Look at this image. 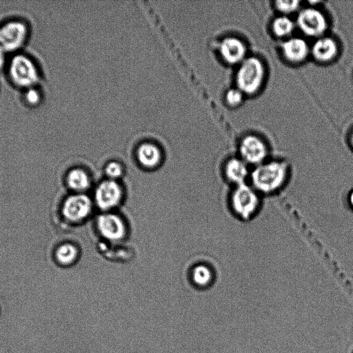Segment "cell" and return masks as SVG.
<instances>
[{
    "label": "cell",
    "instance_id": "cell-1",
    "mask_svg": "<svg viewBox=\"0 0 353 353\" xmlns=\"http://www.w3.org/2000/svg\"><path fill=\"white\" fill-rule=\"evenodd\" d=\"M290 173V165L287 161L268 159L251 170L250 184L261 195L274 194L285 185Z\"/></svg>",
    "mask_w": 353,
    "mask_h": 353
},
{
    "label": "cell",
    "instance_id": "cell-2",
    "mask_svg": "<svg viewBox=\"0 0 353 353\" xmlns=\"http://www.w3.org/2000/svg\"><path fill=\"white\" fill-rule=\"evenodd\" d=\"M7 74L11 83L23 90L37 86L40 72L36 62L26 54H13L6 63Z\"/></svg>",
    "mask_w": 353,
    "mask_h": 353
},
{
    "label": "cell",
    "instance_id": "cell-3",
    "mask_svg": "<svg viewBox=\"0 0 353 353\" xmlns=\"http://www.w3.org/2000/svg\"><path fill=\"white\" fill-rule=\"evenodd\" d=\"M261 194L247 183L233 186L230 206L233 214L243 221L252 219L261 207Z\"/></svg>",
    "mask_w": 353,
    "mask_h": 353
},
{
    "label": "cell",
    "instance_id": "cell-4",
    "mask_svg": "<svg viewBox=\"0 0 353 353\" xmlns=\"http://www.w3.org/2000/svg\"><path fill=\"white\" fill-rule=\"evenodd\" d=\"M265 75V67L261 59L254 56L247 57L239 65L235 77L236 88L244 94H254L262 87Z\"/></svg>",
    "mask_w": 353,
    "mask_h": 353
},
{
    "label": "cell",
    "instance_id": "cell-5",
    "mask_svg": "<svg viewBox=\"0 0 353 353\" xmlns=\"http://www.w3.org/2000/svg\"><path fill=\"white\" fill-rule=\"evenodd\" d=\"M30 34L28 24L21 19H10L0 26V52L17 53L26 43Z\"/></svg>",
    "mask_w": 353,
    "mask_h": 353
},
{
    "label": "cell",
    "instance_id": "cell-6",
    "mask_svg": "<svg viewBox=\"0 0 353 353\" xmlns=\"http://www.w3.org/2000/svg\"><path fill=\"white\" fill-rule=\"evenodd\" d=\"M296 26L306 36L319 38L328 28L325 15L319 9L307 7L301 9L296 17Z\"/></svg>",
    "mask_w": 353,
    "mask_h": 353
},
{
    "label": "cell",
    "instance_id": "cell-7",
    "mask_svg": "<svg viewBox=\"0 0 353 353\" xmlns=\"http://www.w3.org/2000/svg\"><path fill=\"white\" fill-rule=\"evenodd\" d=\"M238 150L239 157L254 167L267 161L269 154L265 142L254 134L245 136L239 143Z\"/></svg>",
    "mask_w": 353,
    "mask_h": 353
},
{
    "label": "cell",
    "instance_id": "cell-8",
    "mask_svg": "<svg viewBox=\"0 0 353 353\" xmlns=\"http://www.w3.org/2000/svg\"><path fill=\"white\" fill-rule=\"evenodd\" d=\"M92 208L89 197L83 194L70 196L64 202L62 208L63 216L69 221H79L85 219Z\"/></svg>",
    "mask_w": 353,
    "mask_h": 353
},
{
    "label": "cell",
    "instance_id": "cell-9",
    "mask_svg": "<svg viewBox=\"0 0 353 353\" xmlns=\"http://www.w3.org/2000/svg\"><path fill=\"white\" fill-rule=\"evenodd\" d=\"M222 59L229 65H239L247 57V48L244 42L235 37L224 38L219 45Z\"/></svg>",
    "mask_w": 353,
    "mask_h": 353
},
{
    "label": "cell",
    "instance_id": "cell-10",
    "mask_svg": "<svg viewBox=\"0 0 353 353\" xmlns=\"http://www.w3.org/2000/svg\"><path fill=\"white\" fill-rule=\"evenodd\" d=\"M121 198L119 185L112 180L103 181L97 188L95 200L102 210H108L117 205Z\"/></svg>",
    "mask_w": 353,
    "mask_h": 353
},
{
    "label": "cell",
    "instance_id": "cell-11",
    "mask_svg": "<svg viewBox=\"0 0 353 353\" xmlns=\"http://www.w3.org/2000/svg\"><path fill=\"white\" fill-rule=\"evenodd\" d=\"M281 51L288 61L292 63H300L307 58L310 53V48L305 39L291 37L283 42Z\"/></svg>",
    "mask_w": 353,
    "mask_h": 353
},
{
    "label": "cell",
    "instance_id": "cell-12",
    "mask_svg": "<svg viewBox=\"0 0 353 353\" xmlns=\"http://www.w3.org/2000/svg\"><path fill=\"white\" fill-rule=\"evenodd\" d=\"M339 52L337 42L331 37L322 36L316 39L310 48L312 57L321 63L334 60Z\"/></svg>",
    "mask_w": 353,
    "mask_h": 353
},
{
    "label": "cell",
    "instance_id": "cell-13",
    "mask_svg": "<svg viewBox=\"0 0 353 353\" xmlns=\"http://www.w3.org/2000/svg\"><path fill=\"white\" fill-rule=\"evenodd\" d=\"M250 172L249 165L239 156L230 158L224 166V175L233 186L245 183Z\"/></svg>",
    "mask_w": 353,
    "mask_h": 353
},
{
    "label": "cell",
    "instance_id": "cell-14",
    "mask_svg": "<svg viewBox=\"0 0 353 353\" xmlns=\"http://www.w3.org/2000/svg\"><path fill=\"white\" fill-rule=\"evenodd\" d=\"M97 226L100 233L107 239L115 241L121 239L125 232L123 223L115 214H104L99 216Z\"/></svg>",
    "mask_w": 353,
    "mask_h": 353
},
{
    "label": "cell",
    "instance_id": "cell-15",
    "mask_svg": "<svg viewBox=\"0 0 353 353\" xmlns=\"http://www.w3.org/2000/svg\"><path fill=\"white\" fill-rule=\"evenodd\" d=\"M137 157L141 165L150 168L159 163L161 154L159 148L155 144L143 143L137 150Z\"/></svg>",
    "mask_w": 353,
    "mask_h": 353
},
{
    "label": "cell",
    "instance_id": "cell-16",
    "mask_svg": "<svg viewBox=\"0 0 353 353\" xmlns=\"http://www.w3.org/2000/svg\"><path fill=\"white\" fill-rule=\"evenodd\" d=\"M296 27L295 22L288 16L281 15L276 17L272 24L274 34L279 38L291 37Z\"/></svg>",
    "mask_w": 353,
    "mask_h": 353
},
{
    "label": "cell",
    "instance_id": "cell-17",
    "mask_svg": "<svg viewBox=\"0 0 353 353\" xmlns=\"http://www.w3.org/2000/svg\"><path fill=\"white\" fill-rule=\"evenodd\" d=\"M68 185L76 191H83L88 188L90 181L87 174L81 169L71 170L67 176Z\"/></svg>",
    "mask_w": 353,
    "mask_h": 353
},
{
    "label": "cell",
    "instance_id": "cell-18",
    "mask_svg": "<svg viewBox=\"0 0 353 353\" xmlns=\"http://www.w3.org/2000/svg\"><path fill=\"white\" fill-rule=\"evenodd\" d=\"M55 256L61 264L69 265L75 260L77 256V250L73 245L65 243L58 248Z\"/></svg>",
    "mask_w": 353,
    "mask_h": 353
},
{
    "label": "cell",
    "instance_id": "cell-19",
    "mask_svg": "<svg viewBox=\"0 0 353 353\" xmlns=\"http://www.w3.org/2000/svg\"><path fill=\"white\" fill-rule=\"evenodd\" d=\"M193 279L200 286L208 285L212 279L210 270L203 265L196 266L193 271Z\"/></svg>",
    "mask_w": 353,
    "mask_h": 353
},
{
    "label": "cell",
    "instance_id": "cell-20",
    "mask_svg": "<svg viewBox=\"0 0 353 353\" xmlns=\"http://www.w3.org/2000/svg\"><path fill=\"white\" fill-rule=\"evenodd\" d=\"M23 91V99L27 105L34 107L41 103L43 97L37 86L27 88Z\"/></svg>",
    "mask_w": 353,
    "mask_h": 353
},
{
    "label": "cell",
    "instance_id": "cell-21",
    "mask_svg": "<svg viewBox=\"0 0 353 353\" xmlns=\"http://www.w3.org/2000/svg\"><path fill=\"white\" fill-rule=\"evenodd\" d=\"M276 9L282 14V15L288 16V14L297 11L300 7L299 1H276L274 3Z\"/></svg>",
    "mask_w": 353,
    "mask_h": 353
},
{
    "label": "cell",
    "instance_id": "cell-22",
    "mask_svg": "<svg viewBox=\"0 0 353 353\" xmlns=\"http://www.w3.org/2000/svg\"><path fill=\"white\" fill-rule=\"evenodd\" d=\"M244 95L237 88H231L225 94V101L230 107H237L242 103Z\"/></svg>",
    "mask_w": 353,
    "mask_h": 353
},
{
    "label": "cell",
    "instance_id": "cell-23",
    "mask_svg": "<svg viewBox=\"0 0 353 353\" xmlns=\"http://www.w3.org/2000/svg\"><path fill=\"white\" fill-rule=\"evenodd\" d=\"M105 173L111 178L119 177L122 173L121 166L117 162H110L106 165Z\"/></svg>",
    "mask_w": 353,
    "mask_h": 353
},
{
    "label": "cell",
    "instance_id": "cell-24",
    "mask_svg": "<svg viewBox=\"0 0 353 353\" xmlns=\"http://www.w3.org/2000/svg\"><path fill=\"white\" fill-rule=\"evenodd\" d=\"M6 66V54L0 52V70Z\"/></svg>",
    "mask_w": 353,
    "mask_h": 353
},
{
    "label": "cell",
    "instance_id": "cell-25",
    "mask_svg": "<svg viewBox=\"0 0 353 353\" xmlns=\"http://www.w3.org/2000/svg\"><path fill=\"white\" fill-rule=\"evenodd\" d=\"M349 199H350V203L351 205L353 207V192H351Z\"/></svg>",
    "mask_w": 353,
    "mask_h": 353
},
{
    "label": "cell",
    "instance_id": "cell-26",
    "mask_svg": "<svg viewBox=\"0 0 353 353\" xmlns=\"http://www.w3.org/2000/svg\"><path fill=\"white\" fill-rule=\"evenodd\" d=\"M350 141H351V143H352V146H353V132H352V134H351Z\"/></svg>",
    "mask_w": 353,
    "mask_h": 353
}]
</instances>
